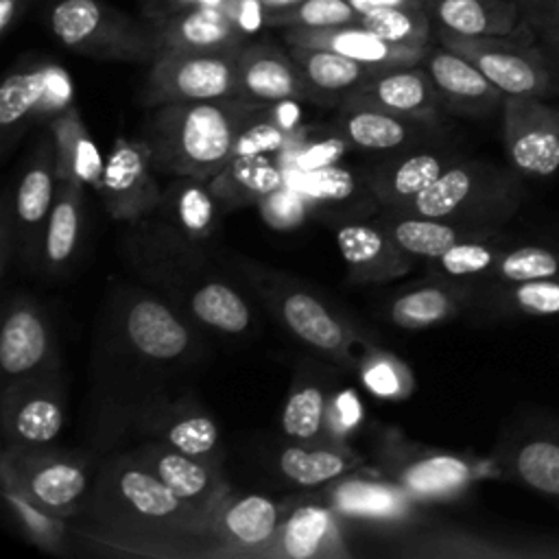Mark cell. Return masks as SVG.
I'll list each match as a JSON object with an SVG mask.
<instances>
[{
    "label": "cell",
    "instance_id": "1",
    "mask_svg": "<svg viewBox=\"0 0 559 559\" xmlns=\"http://www.w3.org/2000/svg\"><path fill=\"white\" fill-rule=\"evenodd\" d=\"M197 323L168 299L144 288H116L98 317L90 367L92 439L114 445L199 367Z\"/></svg>",
    "mask_w": 559,
    "mask_h": 559
},
{
    "label": "cell",
    "instance_id": "2",
    "mask_svg": "<svg viewBox=\"0 0 559 559\" xmlns=\"http://www.w3.org/2000/svg\"><path fill=\"white\" fill-rule=\"evenodd\" d=\"M79 515L87 539L116 555L188 559L216 548V518L181 500L133 450L96 469Z\"/></svg>",
    "mask_w": 559,
    "mask_h": 559
},
{
    "label": "cell",
    "instance_id": "3",
    "mask_svg": "<svg viewBox=\"0 0 559 559\" xmlns=\"http://www.w3.org/2000/svg\"><path fill=\"white\" fill-rule=\"evenodd\" d=\"M262 105L266 103L229 96L155 107L142 131L155 170L212 181L229 162L238 133Z\"/></svg>",
    "mask_w": 559,
    "mask_h": 559
},
{
    "label": "cell",
    "instance_id": "4",
    "mask_svg": "<svg viewBox=\"0 0 559 559\" xmlns=\"http://www.w3.org/2000/svg\"><path fill=\"white\" fill-rule=\"evenodd\" d=\"M238 269L282 325L328 360L356 371L360 356L376 345L369 330L297 280L251 260H240Z\"/></svg>",
    "mask_w": 559,
    "mask_h": 559
},
{
    "label": "cell",
    "instance_id": "5",
    "mask_svg": "<svg viewBox=\"0 0 559 559\" xmlns=\"http://www.w3.org/2000/svg\"><path fill=\"white\" fill-rule=\"evenodd\" d=\"M524 177L511 166L483 159H456L428 190L400 212L432 216L474 229H502L520 210Z\"/></svg>",
    "mask_w": 559,
    "mask_h": 559
},
{
    "label": "cell",
    "instance_id": "6",
    "mask_svg": "<svg viewBox=\"0 0 559 559\" xmlns=\"http://www.w3.org/2000/svg\"><path fill=\"white\" fill-rule=\"evenodd\" d=\"M48 24L68 50L96 61L151 63L162 52L151 20H138L103 0H59Z\"/></svg>",
    "mask_w": 559,
    "mask_h": 559
},
{
    "label": "cell",
    "instance_id": "7",
    "mask_svg": "<svg viewBox=\"0 0 559 559\" xmlns=\"http://www.w3.org/2000/svg\"><path fill=\"white\" fill-rule=\"evenodd\" d=\"M90 461L76 452L48 445L4 448L2 489H11L59 518L79 515L92 485Z\"/></svg>",
    "mask_w": 559,
    "mask_h": 559
},
{
    "label": "cell",
    "instance_id": "8",
    "mask_svg": "<svg viewBox=\"0 0 559 559\" xmlns=\"http://www.w3.org/2000/svg\"><path fill=\"white\" fill-rule=\"evenodd\" d=\"M435 37L472 61L507 96L548 98L559 92V79L544 48L535 46V33L528 26L493 37H467L437 26Z\"/></svg>",
    "mask_w": 559,
    "mask_h": 559
},
{
    "label": "cell",
    "instance_id": "9",
    "mask_svg": "<svg viewBox=\"0 0 559 559\" xmlns=\"http://www.w3.org/2000/svg\"><path fill=\"white\" fill-rule=\"evenodd\" d=\"M376 452V474L397 483L421 504L454 500L483 476L474 459L408 441L397 430H384Z\"/></svg>",
    "mask_w": 559,
    "mask_h": 559
},
{
    "label": "cell",
    "instance_id": "10",
    "mask_svg": "<svg viewBox=\"0 0 559 559\" xmlns=\"http://www.w3.org/2000/svg\"><path fill=\"white\" fill-rule=\"evenodd\" d=\"M240 50H162L148 68L140 103L159 107L238 96Z\"/></svg>",
    "mask_w": 559,
    "mask_h": 559
},
{
    "label": "cell",
    "instance_id": "11",
    "mask_svg": "<svg viewBox=\"0 0 559 559\" xmlns=\"http://www.w3.org/2000/svg\"><path fill=\"white\" fill-rule=\"evenodd\" d=\"M393 555L413 559H559V535L432 526L406 537Z\"/></svg>",
    "mask_w": 559,
    "mask_h": 559
},
{
    "label": "cell",
    "instance_id": "12",
    "mask_svg": "<svg viewBox=\"0 0 559 559\" xmlns=\"http://www.w3.org/2000/svg\"><path fill=\"white\" fill-rule=\"evenodd\" d=\"M502 144L518 175L552 177L559 170V107L539 96H504Z\"/></svg>",
    "mask_w": 559,
    "mask_h": 559
},
{
    "label": "cell",
    "instance_id": "13",
    "mask_svg": "<svg viewBox=\"0 0 559 559\" xmlns=\"http://www.w3.org/2000/svg\"><path fill=\"white\" fill-rule=\"evenodd\" d=\"M0 417L4 448L52 443L66 421V395L59 371L2 386Z\"/></svg>",
    "mask_w": 559,
    "mask_h": 559
},
{
    "label": "cell",
    "instance_id": "14",
    "mask_svg": "<svg viewBox=\"0 0 559 559\" xmlns=\"http://www.w3.org/2000/svg\"><path fill=\"white\" fill-rule=\"evenodd\" d=\"M72 105V79L52 61H35L9 72L0 85V129L9 146L24 127L52 120Z\"/></svg>",
    "mask_w": 559,
    "mask_h": 559
},
{
    "label": "cell",
    "instance_id": "15",
    "mask_svg": "<svg viewBox=\"0 0 559 559\" xmlns=\"http://www.w3.org/2000/svg\"><path fill=\"white\" fill-rule=\"evenodd\" d=\"M148 144L118 135L103 170L98 188L107 214L116 221L135 223L159 210L164 190L157 183Z\"/></svg>",
    "mask_w": 559,
    "mask_h": 559
},
{
    "label": "cell",
    "instance_id": "16",
    "mask_svg": "<svg viewBox=\"0 0 559 559\" xmlns=\"http://www.w3.org/2000/svg\"><path fill=\"white\" fill-rule=\"evenodd\" d=\"M2 386L50 371H59L57 336L50 317L24 295H15L4 310L0 330Z\"/></svg>",
    "mask_w": 559,
    "mask_h": 559
},
{
    "label": "cell",
    "instance_id": "17",
    "mask_svg": "<svg viewBox=\"0 0 559 559\" xmlns=\"http://www.w3.org/2000/svg\"><path fill=\"white\" fill-rule=\"evenodd\" d=\"M493 461L511 480L559 504V419H526L498 443Z\"/></svg>",
    "mask_w": 559,
    "mask_h": 559
},
{
    "label": "cell",
    "instance_id": "18",
    "mask_svg": "<svg viewBox=\"0 0 559 559\" xmlns=\"http://www.w3.org/2000/svg\"><path fill=\"white\" fill-rule=\"evenodd\" d=\"M325 504L341 520L371 522V524H404L419 518V507L406 489L380 476L345 474L325 485Z\"/></svg>",
    "mask_w": 559,
    "mask_h": 559
},
{
    "label": "cell",
    "instance_id": "19",
    "mask_svg": "<svg viewBox=\"0 0 559 559\" xmlns=\"http://www.w3.org/2000/svg\"><path fill=\"white\" fill-rule=\"evenodd\" d=\"M57 194V173H55V146L52 138L41 142L31 155L13 199H4L11 221L15 242L22 247L24 255L33 262H41L46 223Z\"/></svg>",
    "mask_w": 559,
    "mask_h": 559
},
{
    "label": "cell",
    "instance_id": "20",
    "mask_svg": "<svg viewBox=\"0 0 559 559\" xmlns=\"http://www.w3.org/2000/svg\"><path fill=\"white\" fill-rule=\"evenodd\" d=\"M181 500L194 509L218 515L225 500L231 496L229 483L221 472V465L201 461L181 450L170 448L159 439H148L133 450Z\"/></svg>",
    "mask_w": 559,
    "mask_h": 559
},
{
    "label": "cell",
    "instance_id": "21",
    "mask_svg": "<svg viewBox=\"0 0 559 559\" xmlns=\"http://www.w3.org/2000/svg\"><path fill=\"white\" fill-rule=\"evenodd\" d=\"M238 96L255 103H314L323 105L321 96L310 87L304 72L275 44L247 41L238 52Z\"/></svg>",
    "mask_w": 559,
    "mask_h": 559
},
{
    "label": "cell",
    "instance_id": "22",
    "mask_svg": "<svg viewBox=\"0 0 559 559\" xmlns=\"http://www.w3.org/2000/svg\"><path fill=\"white\" fill-rule=\"evenodd\" d=\"M341 518L321 502H304L286 511L273 539L258 559H349Z\"/></svg>",
    "mask_w": 559,
    "mask_h": 559
},
{
    "label": "cell",
    "instance_id": "23",
    "mask_svg": "<svg viewBox=\"0 0 559 559\" xmlns=\"http://www.w3.org/2000/svg\"><path fill=\"white\" fill-rule=\"evenodd\" d=\"M284 515V504L266 496H229L216 515V548L210 559H258Z\"/></svg>",
    "mask_w": 559,
    "mask_h": 559
},
{
    "label": "cell",
    "instance_id": "24",
    "mask_svg": "<svg viewBox=\"0 0 559 559\" xmlns=\"http://www.w3.org/2000/svg\"><path fill=\"white\" fill-rule=\"evenodd\" d=\"M456 159L461 157L454 153L417 146L378 159L365 179L380 210H400L428 190Z\"/></svg>",
    "mask_w": 559,
    "mask_h": 559
},
{
    "label": "cell",
    "instance_id": "25",
    "mask_svg": "<svg viewBox=\"0 0 559 559\" xmlns=\"http://www.w3.org/2000/svg\"><path fill=\"white\" fill-rule=\"evenodd\" d=\"M336 247L347 280L354 284H384L400 280L415 262V258L404 253L378 223L362 218H349L336 227Z\"/></svg>",
    "mask_w": 559,
    "mask_h": 559
},
{
    "label": "cell",
    "instance_id": "26",
    "mask_svg": "<svg viewBox=\"0 0 559 559\" xmlns=\"http://www.w3.org/2000/svg\"><path fill=\"white\" fill-rule=\"evenodd\" d=\"M284 41L288 46L328 48L373 70L417 66L426 59L430 50L421 46L386 41L360 24H343L328 28H284Z\"/></svg>",
    "mask_w": 559,
    "mask_h": 559
},
{
    "label": "cell",
    "instance_id": "27",
    "mask_svg": "<svg viewBox=\"0 0 559 559\" xmlns=\"http://www.w3.org/2000/svg\"><path fill=\"white\" fill-rule=\"evenodd\" d=\"M421 63L428 70L445 109L463 116H489L498 107L502 109L507 94L463 55L437 41V46H430Z\"/></svg>",
    "mask_w": 559,
    "mask_h": 559
},
{
    "label": "cell",
    "instance_id": "28",
    "mask_svg": "<svg viewBox=\"0 0 559 559\" xmlns=\"http://www.w3.org/2000/svg\"><path fill=\"white\" fill-rule=\"evenodd\" d=\"M334 127L352 148L367 153H402L424 146L432 138L437 122L382 111L367 105L341 103Z\"/></svg>",
    "mask_w": 559,
    "mask_h": 559
},
{
    "label": "cell",
    "instance_id": "29",
    "mask_svg": "<svg viewBox=\"0 0 559 559\" xmlns=\"http://www.w3.org/2000/svg\"><path fill=\"white\" fill-rule=\"evenodd\" d=\"M138 435L159 439L175 450H181L201 461L221 465L223 450L214 419L199 408L188 395L168 400L151 408L138 424Z\"/></svg>",
    "mask_w": 559,
    "mask_h": 559
},
{
    "label": "cell",
    "instance_id": "30",
    "mask_svg": "<svg viewBox=\"0 0 559 559\" xmlns=\"http://www.w3.org/2000/svg\"><path fill=\"white\" fill-rule=\"evenodd\" d=\"M343 103L367 105L428 122H439V111L443 107L424 63L380 70L376 76L349 92Z\"/></svg>",
    "mask_w": 559,
    "mask_h": 559
},
{
    "label": "cell",
    "instance_id": "31",
    "mask_svg": "<svg viewBox=\"0 0 559 559\" xmlns=\"http://www.w3.org/2000/svg\"><path fill=\"white\" fill-rule=\"evenodd\" d=\"M476 284L439 280L397 293L382 308V317L402 330H426L461 317L474 308Z\"/></svg>",
    "mask_w": 559,
    "mask_h": 559
},
{
    "label": "cell",
    "instance_id": "32",
    "mask_svg": "<svg viewBox=\"0 0 559 559\" xmlns=\"http://www.w3.org/2000/svg\"><path fill=\"white\" fill-rule=\"evenodd\" d=\"M162 50H240L249 37L212 4H197L153 22Z\"/></svg>",
    "mask_w": 559,
    "mask_h": 559
},
{
    "label": "cell",
    "instance_id": "33",
    "mask_svg": "<svg viewBox=\"0 0 559 559\" xmlns=\"http://www.w3.org/2000/svg\"><path fill=\"white\" fill-rule=\"evenodd\" d=\"M389 236L391 240L411 258L415 260H435L450 247L483 236L500 229H474V227H463L450 221L432 218V216H421V214H411V212H400V210H382L378 221H376Z\"/></svg>",
    "mask_w": 559,
    "mask_h": 559
},
{
    "label": "cell",
    "instance_id": "34",
    "mask_svg": "<svg viewBox=\"0 0 559 559\" xmlns=\"http://www.w3.org/2000/svg\"><path fill=\"white\" fill-rule=\"evenodd\" d=\"M328 378L304 362L293 378L290 391L282 408V430L290 441L297 443H332L325 428L328 400L332 395Z\"/></svg>",
    "mask_w": 559,
    "mask_h": 559
},
{
    "label": "cell",
    "instance_id": "35",
    "mask_svg": "<svg viewBox=\"0 0 559 559\" xmlns=\"http://www.w3.org/2000/svg\"><path fill=\"white\" fill-rule=\"evenodd\" d=\"M426 9L435 26L467 35H513L524 28L518 0H428Z\"/></svg>",
    "mask_w": 559,
    "mask_h": 559
},
{
    "label": "cell",
    "instance_id": "36",
    "mask_svg": "<svg viewBox=\"0 0 559 559\" xmlns=\"http://www.w3.org/2000/svg\"><path fill=\"white\" fill-rule=\"evenodd\" d=\"M50 138L55 146V173L61 181H79L96 192L103 181L105 159L92 140L74 103L50 120Z\"/></svg>",
    "mask_w": 559,
    "mask_h": 559
},
{
    "label": "cell",
    "instance_id": "37",
    "mask_svg": "<svg viewBox=\"0 0 559 559\" xmlns=\"http://www.w3.org/2000/svg\"><path fill=\"white\" fill-rule=\"evenodd\" d=\"M286 183V168L269 155H236L210 181L223 210L258 205L266 194Z\"/></svg>",
    "mask_w": 559,
    "mask_h": 559
},
{
    "label": "cell",
    "instance_id": "38",
    "mask_svg": "<svg viewBox=\"0 0 559 559\" xmlns=\"http://www.w3.org/2000/svg\"><path fill=\"white\" fill-rule=\"evenodd\" d=\"M362 465L347 443H288L277 452V472L297 487H325Z\"/></svg>",
    "mask_w": 559,
    "mask_h": 559
},
{
    "label": "cell",
    "instance_id": "39",
    "mask_svg": "<svg viewBox=\"0 0 559 559\" xmlns=\"http://www.w3.org/2000/svg\"><path fill=\"white\" fill-rule=\"evenodd\" d=\"M179 310L199 328L229 336L247 334L253 321L247 299L221 275H210L197 284Z\"/></svg>",
    "mask_w": 559,
    "mask_h": 559
},
{
    "label": "cell",
    "instance_id": "40",
    "mask_svg": "<svg viewBox=\"0 0 559 559\" xmlns=\"http://www.w3.org/2000/svg\"><path fill=\"white\" fill-rule=\"evenodd\" d=\"M288 52L323 105H341L349 92L380 72L328 48L288 46Z\"/></svg>",
    "mask_w": 559,
    "mask_h": 559
},
{
    "label": "cell",
    "instance_id": "41",
    "mask_svg": "<svg viewBox=\"0 0 559 559\" xmlns=\"http://www.w3.org/2000/svg\"><path fill=\"white\" fill-rule=\"evenodd\" d=\"M83 183L57 179L55 203L46 223L41 264L55 275L70 266L83 234Z\"/></svg>",
    "mask_w": 559,
    "mask_h": 559
},
{
    "label": "cell",
    "instance_id": "42",
    "mask_svg": "<svg viewBox=\"0 0 559 559\" xmlns=\"http://www.w3.org/2000/svg\"><path fill=\"white\" fill-rule=\"evenodd\" d=\"M491 319L559 314V280L520 284H478L474 308Z\"/></svg>",
    "mask_w": 559,
    "mask_h": 559
},
{
    "label": "cell",
    "instance_id": "43",
    "mask_svg": "<svg viewBox=\"0 0 559 559\" xmlns=\"http://www.w3.org/2000/svg\"><path fill=\"white\" fill-rule=\"evenodd\" d=\"M159 210L168 214L170 225L199 242L216 231L218 214L223 207L210 190V181L175 177L164 190Z\"/></svg>",
    "mask_w": 559,
    "mask_h": 559
},
{
    "label": "cell",
    "instance_id": "44",
    "mask_svg": "<svg viewBox=\"0 0 559 559\" xmlns=\"http://www.w3.org/2000/svg\"><path fill=\"white\" fill-rule=\"evenodd\" d=\"M509 245L511 242L502 229L463 240L428 262L430 275L439 280L480 284Z\"/></svg>",
    "mask_w": 559,
    "mask_h": 559
},
{
    "label": "cell",
    "instance_id": "45",
    "mask_svg": "<svg viewBox=\"0 0 559 559\" xmlns=\"http://www.w3.org/2000/svg\"><path fill=\"white\" fill-rule=\"evenodd\" d=\"M537 280H559V245H509L480 284H520Z\"/></svg>",
    "mask_w": 559,
    "mask_h": 559
},
{
    "label": "cell",
    "instance_id": "46",
    "mask_svg": "<svg viewBox=\"0 0 559 559\" xmlns=\"http://www.w3.org/2000/svg\"><path fill=\"white\" fill-rule=\"evenodd\" d=\"M360 26L380 35L386 41L404 44V46H432V17L421 4H400V7H380L367 13H360Z\"/></svg>",
    "mask_w": 559,
    "mask_h": 559
},
{
    "label": "cell",
    "instance_id": "47",
    "mask_svg": "<svg viewBox=\"0 0 559 559\" xmlns=\"http://www.w3.org/2000/svg\"><path fill=\"white\" fill-rule=\"evenodd\" d=\"M2 498L31 544L52 555L66 550V518L35 507L11 489H2Z\"/></svg>",
    "mask_w": 559,
    "mask_h": 559
},
{
    "label": "cell",
    "instance_id": "48",
    "mask_svg": "<svg viewBox=\"0 0 559 559\" xmlns=\"http://www.w3.org/2000/svg\"><path fill=\"white\" fill-rule=\"evenodd\" d=\"M360 13L347 0H304L284 11L269 13V28H328L356 24Z\"/></svg>",
    "mask_w": 559,
    "mask_h": 559
},
{
    "label": "cell",
    "instance_id": "49",
    "mask_svg": "<svg viewBox=\"0 0 559 559\" xmlns=\"http://www.w3.org/2000/svg\"><path fill=\"white\" fill-rule=\"evenodd\" d=\"M358 376L367 389L380 397L402 400L413 391V376L404 362H400L389 352L371 345L358 362Z\"/></svg>",
    "mask_w": 559,
    "mask_h": 559
},
{
    "label": "cell",
    "instance_id": "50",
    "mask_svg": "<svg viewBox=\"0 0 559 559\" xmlns=\"http://www.w3.org/2000/svg\"><path fill=\"white\" fill-rule=\"evenodd\" d=\"M301 177V192L308 197V201L317 205H345V203H358L360 188L358 177L352 168H345L341 164L323 166L308 173H297Z\"/></svg>",
    "mask_w": 559,
    "mask_h": 559
},
{
    "label": "cell",
    "instance_id": "51",
    "mask_svg": "<svg viewBox=\"0 0 559 559\" xmlns=\"http://www.w3.org/2000/svg\"><path fill=\"white\" fill-rule=\"evenodd\" d=\"M347 148L352 146L336 127L328 133H314V135L304 131L299 140L282 153V157H286V162L282 164L284 166L288 164L290 170L295 173H308V170L338 164L341 157L347 153Z\"/></svg>",
    "mask_w": 559,
    "mask_h": 559
},
{
    "label": "cell",
    "instance_id": "52",
    "mask_svg": "<svg viewBox=\"0 0 559 559\" xmlns=\"http://www.w3.org/2000/svg\"><path fill=\"white\" fill-rule=\"evenodd\" d=\"M258 207H260L262 221L269 227L280 229V231L301 227V223L306 221V216L310 212L308 197L299 188H293L288 183H284L277 190H273L271 194H266L258 203Z\"/></svg>",
    "mask_w": 559,
    "mask_h": 559
},
{
    "label": "cell",
    "instance_id": "53",
    "mask_svg": "<svg viewBox=\"0 0 559 559\" xmlns=\"http://www.w3.org/2000/svg\"><path fill=\"white\" fill-rule=\"evenodd\" d=\"M362 408L352 391H332L325 411V428L332 443H347L352 430L360 424Z\"/></svg>",
    "mask_w": 559,
    "mask_h": 559
},
{
    "label": "cell",
    "instance_id": "54",
    "mask_svg": "<svg viewBox=\"0 0 559 559\" xmlns=\"http://www.w3.org/2000/svg\"><path fill=\"white\" fill-rule=\"evenodd\" d=\"M518 7L539 41L559 37V0H518Z\"/></svg>",
    "mask_w": 559,
    "mask_h": 559
},
{
    "label": "cell",
    "instance_id": "55",
    "mask_svg": "<svg viewBox=\"0 0 559 559\" xmlns=\"http://www.w3.org/2000/svg\"><path fill=\"white\" fill-rule=\"evenodd\" d=\"M247 37L269 28V9L260 0H221L216 4Z\"/></svg>",
    "mask_w": 559,
    "mask_h": 559
},
{
    "label": "cell",
    "instance_id": "56",
    "mask_svg": "<svg viewBox=\"0 0 559 559\" xmlns=\"http://www.w3.org/2000/svg\"><path fill=\"white\" fill-rule=\"evenodd\" d=\"M221 0H142V13L151 22H159L177 11L197 7V4H212L216 7Z\"/></svg>",
    "mask_w": 559,
    "mask_h": 559
},
{
    "label": "cell",
    "instance_id": "57",
    "mask_svg": "<svg viewBox=\"0 0 559 559\" xmlns=\"http://www.w3.org/2000/svg\"><path fill=\"white\" fill-rule=\"evenodd\" d=\"M33 0H0V37H7L24 17Z\"/></svg>",
    "mask_w": 559,
    "mask_h": 559
},
{
    "label": "cell",
    "instance_id": "58",
    "mask_svg": "<svg viewBox=\"0 0 559 559\" xmlns=\"http://www.w3.org/2000/svg\"><path fill=\"white\" fill-rule=\"evenodd\" d=\"M358 13H367L380 7H400V4H421L424 0H347Z\"/></svg>",
    "mask_w": 559,
    "mask_h": 559
},
{
    "label": "cell",
    "instance_id": "59",
    "mask_svg": "<svg viewBox=\"0 0 559 559\" xmlns=\"http://www.w3.org/2000/svg\"><path fill=\"white\" fill-rule=\"evenodd\" d=\"M539 44H542V48H544V52H546V57H548V61H550L552 72H555L557 79H559V37L546 39V41H539Z\"/></svg>",
    "mask_w": 559,
    "mask_h": 559
},
{
    "label": "cell",
    "instance_id": "60",
    "mask_svg": "<svg viewBox=\"0 0 559 559\" xmlns=\"http://www.w3.org/2000/svg\"><path fill=\"white\" fill-rule=\"evenodd\" d=\"M269 11H284V9H290L304 0H260Z\"/></svg>",
    "mask_w": 559,
    "mask_h": 559
},
{
    "label": "cell",
    "instance_id": "61",
    "mask_svg": "<svg viewBox=\"0 0 559 559\" xmlns=\"http://www.w3.org/2000/svg\"><path fill=\"white\" fill-rule=\"evenodd\" d=\"M424 2H428V0H424Z\"/></svg>",
    "mask_w": 559,
    "mask_h": 559
}]
</instances>
